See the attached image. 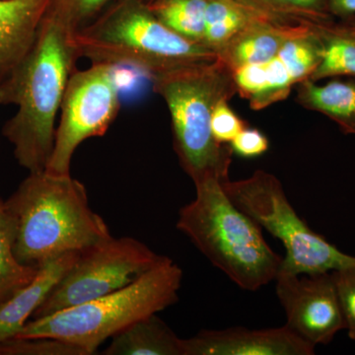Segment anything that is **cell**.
Wrapping results in <instances>:
<instances>
[{
    "instance_id": "cell-19",
    "label": "cell",
    "mask_w": 355,
    "mask_h": 355,
    "mask_svg": "<svg viewBox=\"0 0 355 355\" xmlns=\"http://www.w3.org/2000/svg\"><path fill=\"white\" fill-rule=\"evenodd\" d=\"M146 6L162 24L182 38L202 44L207 0H153Z\"/></svg>"
},
{
    "instance_id": "cell-22",
    "label": "cell",
    "mask_w": 355,
    "mask_h": 355,
    "mask_svg": "<svg viewBox=\"0 0 355 355\" xmlns=\"http://www.w3.org/2000/svg\"><path fill=\"white\" fill-rule=\"evenodd\" d=\"M319 27H307L293 35L284 44L277 55L295 84L309 79L321 64L324 44Z\"/></svg>"
},
{
    "instance_id": "cell-18",
    "label": "cell",
    "mask_w": 355,
    "mask_h": 355,
    "mask_svg": "<svg viewBox=\"0 0 355 355\" xmlns=\"http://www.w3.org/2000/svg\"><path fill=\"white\" fill-rule=\"evenodd\" d=\"M268 19L291 25L322 26L335 22L328 0H237Z\"/></svg>"
},
{
    "instance_id": "cell-3",
    "label": "cell",
    "mask_w": 355,
    "mask_h": 355,
    "mask_svg": "<svg viewBox=\"0 0 355 355\" xmlns=\"http://www.w3.org/2000/svg\"><path fill=\"white\" fill-rule=\"evenodd\" d=\"M150 81L169 110L173 146L184 171L193 184L227 181L233 151L214 139L211 121L216 105L237 93L232 69L216 58L161 72Z\"/></svg>"
},
{
    "instance_id": "cell-21",
    "label": "cell",
    "mask_w": 355,
    "mask_h": 355,
    "mask_svg": "<svg viewBox=\"0 0 355 355\" xmlns=\"http://www.w3.org/2000/svg\"><path fill=\"white\" fill-rule=\"evenodd\" d=\"M12 218L0 205V306L32 282L38 272L34 266L23 265L14 253Z\"/></svg>"
},
{
    "instance_id": "cell-14",
    "label": "cell",
    "mask_w": 355,
    "mask_h": 355,
    "mask_svg": "<svg viewBox=\"0 0 355 355\" xmlns=\"http://www.w3.org/2000/svg\"><path fill=\"white\" fill-rule=\"evenodd\" d=\"M308 25L275 22L258 15L218 55L233 70L247 64H266L279 55L287 40Z\"/></svg>"
},
{
    "instance_id": "cell-16",
    "label": "cell",
    "mask_w": 355,
    "mask_h": 355,
    "mask_svg": "<svg viewBox=\"0 0 355 355\" xmlns=\"http://www.w3.org/2000/svg\"><path fill=\"white\" fill-rule=\"evenodd\" d=\"M297 102L335 121L345 135H355V80L333 79L324 85L306 79L297 84Z\"/></svg>"
},
{
    "instance_id": "cell-27",
    "label": "cell",
    "mask_w": 355,
    "mask_h": 355,
    "mask_svg": "<svg viewBox=\"0 0 355 355\" xmlns=\"http://www.w3.org/2000/svg\"><path fill=\"white\" fill-rule=\"evenodd\" d=\"M245 128L246 123L230 108L227 100L216 105L212 116L211 132L218 144H230Z\"/></svg>"
},
{
    "instance_id": "cell-24",
    "label": "cell",
    "mask_w": 355,
    "mask_h": 355,
    "mask_svg": "<svg viewBox=\"0 0 355 355\" xmlns=\"http://www.w3.org/2000/svg\"><path fill=\"white\" fill-rule=\"evenodd\" d=\"M295 85L286 65L279 57L266 64V81L265 87L259 94L250 100V107L259 111L275 103L286 99L292 87Z\"/></svg>"
},
{
    "instance_id": "cell-29",
    "label": "cell",
    "mask_w": 355,
    "mask_h": 355,
    "mask_svg": "<svg viewBox=\"0 0 355 355\" xmlns=\"http://www.w3.org/2000/svg\"><path fill=\"white\" fill-rule=\"evenodd\" d=\"M233 153L243 158H254L263 155L270 148L268 137L257 128H245L230 142Z\"/></svg>"
},
{
    "instance_id": "cell-30",
    "label": "cell",
    "mask_w": 355,
    "mask_h": 355,
    "mask_svg": "<svg viewBox=\"0 0 355 355\" xmlns=\"http://www.w3.org/2000/svg\"><path fill=\"white\" fill-rule=\"evenodd\" d=\"M329 13L334 18L349 21L355 18V0H328Z\"/></svg>"
},
{
    "instance_id": "cell-15",
    "label": "cell",
    "mask_w": 355,
    "mask_h": 355,
    "mask_svg": "<svg viewBox=\"0 0 355 355\" xmlns=\"http://www.w3.org/2000/svg\"><path fill=\"white\" fill-rule=\"evenodd\" d=\"M183 340L157 314H153L114 336L103 354L184 355Z\"/></svg>"
},
{
    "instance_id": "cell-33",
    "label": "cell",
    "mask_w": 355,
    "mask_h": 355,
    "mask_svg": "<svg viewBox=\"0 0 355 355\" xmlns=\"http://www.w3.org/2000/svg\"><path fill=\"white\" fill-rule=\"evenodd\" d=\"M142 2H144V3L147 4L149 3V2L153 1V0H141Z\"/></svg>"
},
{
    "instance_id": "cell-13",
    "label": "cell",
    "mask_w": 355,
    "mask_h": 355,
    "mask_svg": "<svg viewBox=\"0 0 355 355\" xmlns=\"http://www.w3.org/2000/svg\"><path fill=\"white\" fill-rule=\"evenodd\" d=\"M79 253H69L44 263L30 284L16 292L0 306V343L19 335L44 299L78 258Z\"/></svg>"
},
{
    "instance_id": "cell-26",
    "label": "cell",
    "mask_w": 355,
    "mask_h": 355,
    "mask_svg": "<svg viewBox=\"0 0 355 355\" xmlns=\"http://www.w3.org/2000/svg\"><path fill=\"white\" fill-rule=\"evenodd\" d=\"M333 275L345 318V330L349 331V338L355 340V266L334 270Z\"/></svg>"
},
{
    "instance_id": "cell-2",
    "label": "cell",
    "mask_w": 355,
    "mask_h": 355,
    "mask_svg": "<svg viewBox=\"0 0 355 355\" xmlns=\"http://www.w3.org/2000/svg\"><path fill=\"white\" fill-rule=\"evenodd\" d=\"M3 207L12 218L14 253L23 265L39 268L113 237L91 209L85 186L70 174L29 173Z\"/></svg>"
},
{
    "instance_id": "cell-4",
    "label": "cell",
    "mask_w": 355,
    "mask_h": 355,
    "mask_svg": "<svg viewBox=\"0 0 355 355\" xmlns=\"http://www.w3.org/2000/svg\"><path fill=\"white\" fill-rule=\"evenodd\" d=\"M195 186L196 198L180 210L177 228L242 289L258 291L275 280L284 257L268 246L260 225L236 207L219 180Z\"/></svg>"
},
{
    "instance_id": "cell-9",
    "label": "cell",
    "mask_w": 355,
    "mask_h": 355,
    "mask_svg": "<svg viewBox=\"0 0 355 355\" xmlns=\"http://www.w3.org/2000/svg\"><path fill=\"white\" fill-rule=\"evenodd\" d=\"M120 109L114 67L92 64L88 69L76 70L65 89L53 153L44 170L70 174L76 149L86 139L108 132Z\"/></svg>"
},
{
    "instance_id": "cell-23",
    "label": "cell",
    "mask_w": 355,
    "mask_h": 355,
    "mask_svg": "<svg viewBox=\"0 0 355 355\" xmlns=\"http://www.w3.org/2000/svg\"><path fill=\"white\" fill-rule=\"evenodd\" d=\"M121 0H51L46 14L74 35L99 19Z\"/></svg>"
},
{
    "instance_id": "cell-28",
    "label": "cell",
    "mask_w": 355,
    "mask_h": 355,
    "mask_svg": "<svg viewBox=\"0 0 355 355\" xmlns=\"http://www.w3.org/2000/svg\"><path fill=\"white\" fill-rule=\"evenodd\" d=\"M266 64L243 65L233 70L236 89L242 98L250 101L265 87Z\"/></svg>"
},
{
    "instance_id": "cell-7",
    "label": "cell",
    "mask_w": 355,
    "mask_h": 355,
    "mask_svg": "<svg viewBox=\"0 0 355 355\" xmlns=\"http://www.w3.org/2000/svg\"><path fill=\"white\" fill-rule=\"evenodd\" d=\"M222 187L238 209L284 244L286 253L279 272L314 275L355 266V257L343 253L305 223L270 173L258 170Z\"/></svg>"
},
{
    "instance_id": "cell-10",
    "label": "cell",
    "mask_w": 355,
    "mask_h": 355,
    "mask_svg": "<svg viewBox=\"0 0 355 355\" xmlns=\"http://www.w3.org/2000/svg\"><path fill=\"white\" fill-rule=\"evenodd\" d=\"M277 295L287 318L286 326L308 343L329 345L345 329L333 272L314 275L279 272Z\"/></svg>"
},
{
    "instance_id": "cell-34",
    "label": "cell",
    "mask_w": 355,
    "mask_h": 355,
    "mask_svg": "<svg viewBox=\"0 0 355 355\" xmlns=\"http://www.w3.org/2000/svg\"><path fill=\"white\" fill-rule=\"evenodd\" d=\"M2 202H1V200H0V205H1Z\"/></svg>"
},
{
    "instance_id": "cell-31",
    "label": "cell",
    "mask_w": 355,
    "mask_h": 355,
    "mask_svg": "<svg viewBox=\"0 0 355 355\" xmlns=\"http://www.w3.org/2000/svg\"><path fill=\"white\" fill-rule=\"evenodd\" d=\"M340 25H342L343 27L345 28V30H347V32L352 33V34L355 35V26L345 24V23Z\"/></svg>"
},
{
    "instance_id": "cell-1",
    "label": "cell",
    "mask_w": 355,
    "mask_h": 355,
    "mask_svg": "<svg viewBox=\"0 0 355 355\" xmlns=\"http://www.w3.org/2000/svg\"><path fill=\"white\" fill-rule=\"evenodd\" d=\"M72 36L46 13L31 50L0 83V104L17 107L2 133L29 173L46 169L53 153L58 114L80 58Z\"/></svg>"
},
{
    "instance_id": "cell-17",
    "label": "cell",
    "mask_w": 355,
    "mask_h": 355,
    "mask_svg": "<svg viewBox=\"0 0 355 355\" xmlns=\"http://www.w3.org/2000/svg\"><path fill=\"white\" fill-rule=\"evenodd\" d=\"M258 15L237 0H207L202 44L218 57Z\"/></svg>"
},
{
    "instance_id": "cell-6",
    "label": "cell",
    "mask_w": 355,
    "mask_h": 355,
    "mask_svg": "<svg viewBox=\"0 0 355 355\" xmlns=\"http://www.w3.org/2000/svg\"><path fill=\"white\" fill-rule=\"evenodd\" d=\"M79 58L92 64L141 70L151 77L184 65L218 58L202 44L166 27L141 0H121L72 36Z\"/></svg>"
},
{
    "instance_id": "cell-11",
    "label": "cell",
    "mask_w": 355,
    "mask_h": 355,
    "mask_svg": "<svg viewBox=\"0 0 355 355\" xmlns=\"http://www.w3.org/2000/svg\"><path fill=\"white\" fill-rule=\"evenodd\" d=\"M184 355H313L315 345L284 326L202 330L183 340Z\"/></svg>"
},
{
    "instance_id": "cell-8",
    "label": "cell",
    "mask_w": 355,
    "mask_h": 355,
    "mask_svg": "<svg viewBox=\"0 0 355 355\" xmlns=\"http://www.w3.org/2000/svg\"><path fill=\"white\" fill-rule=\"evenodd\" d=\"M166 258L135 238H110L79 253L32 319L55 314L130 286Z\"/></svg>"
},
{
    "instance_id": "cell-32",
    "label": "cell",
    "mask_w": 355,
    "mask_h": 355,
    "mask_svg": "<svg viewBox=\"0 0 355 355\" xmlns=\"http://www.w3.org/2000/svg\"><path fill=\"white\" fill-rule=\"evenodd\" d=\"M345 24L355 26V18L349 21H345Z\"/></svg>"
},
{
    "instance_id": "cell-12",
    "label": "cell",
    "mask_w": 355,
    "mask_h": 355,
    "mask_svg": "<svg viewBox=\"0 0 355 355\" xmlns=\"http://www.w3.org/2000/svg\"><path fill=\"white\" fill-rule=\"evenodd\" d=\"M51 0H0V83L31 50Z\"/></svg>"
},
{
    "instance_id": "cell-5",
    "label": "cell",
    "mask_w": 355,
    "mask_h": 355,
    "mask_svg": "<svg viewBox=\"0 0 355 355\" xmlns=\"http://www.w3.org/2000/svg\"><path fill=\"white\" fill-rule=\"evenodd\" d=\"M182 280L183 270L167 257L130 286L28 321L15 338H53L94 354L130 324L174 305Z\"/></svg>"
},
{
    "instance_id": "cell-25",
    "label": "cell",
    "mask_w": 355,
    "mask_h": 355,
    "mask_svg": "<svg viewBox=\"0 0 355 355\" xmlns=\"http://www.w3.org/2000/svg\"><path fill=\"white\" fill-rule=\"evenodd\" d=\"M0 355H85L83 349L53 338H12L0 343Z\"/></svg>"
},
{
    "instance_id": "cell-20",
    "label": "cell",
    "mask_w": 355,
    "mask_h": 355,
    "mask_svg": "<svg viewBox=\"0 0 355 355\" xmlns=\"http://www.w3.org/2000/svg\"><path fill=\"white\" fill-rule=\"evenodd\" d=\"M319 29L323 39V58L310 80L318 83L329 77L355 76V35L335 22L320 26Z\"/></svg>"
}]
</instances>
